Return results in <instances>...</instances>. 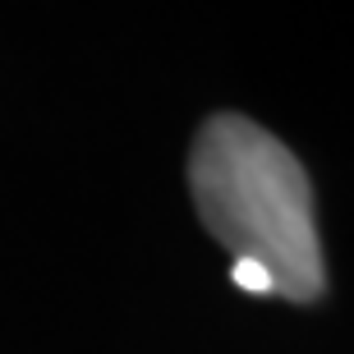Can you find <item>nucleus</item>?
<instances>
[{
  "label": "nucleus",
  "mask_w": 354,
  "mask_h": 354,
  "mask_svg": "<svg viewBox=\"0 0 354 354\" xmlns=\"http://www.w3.org/2000/svg\"><path fill=\"white\" fill-rule=\"evenodd\" d=\"M189 189L203 225L272 276L276 299L313 304L327 290L308 171L258 120L212 115L189 152Z\"/></svg>",
  "instance_id": "nucleus-1"
},
{
  "label": "nucleus",
  "mask_w": 354,
  "mask_h": 354,
  "mask_svg": "<svg viewBox=\"0 0 354 354\" xmlns=\"http://www.w3.org/2000/svg\"><path fill=\"white\" fill-rule=\"evenodd\" d=\"M230 281H235L244 295H272V276H267L258 263H244V258H235V267H230Z\"/></svg>",
  "instance_id": "nucleus-2"
}]
</instances>
